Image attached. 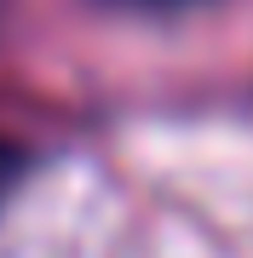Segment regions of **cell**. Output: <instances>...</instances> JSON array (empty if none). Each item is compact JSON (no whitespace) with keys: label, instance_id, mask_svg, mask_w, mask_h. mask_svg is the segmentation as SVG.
<instances>
[{"label":"cell","instance_id":"cell-2","mask_svg":"<svg viewBox=\"0 0 253 258\" xmlns=\"http://www.w3.org/2000/svg\"><path fill=\"white\" fill-rule=\"evenodd\" d=\"M12 172H18V155H12V149H6V144H0V189H6V184H12Z\"/></svg>","mask_w":253,"mask_h":258},{"label":"cell","instance_id":"cell-1","mask_svg":"<svg viewBox=\"0 0 253 258\" xmlns=\"http://www.w3.org/2000/svg\"><path fill=\"white\" fill-rule=\"evenodd\" d=\"M104 6H115V12H184L196 0H104Z\"/></svg>","mask_w":253,"mask_h":258}]
</instances>
